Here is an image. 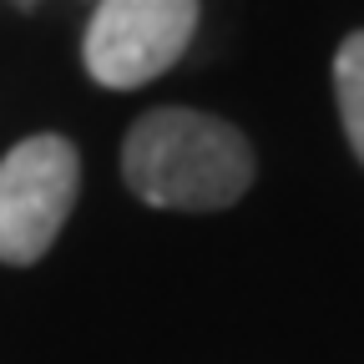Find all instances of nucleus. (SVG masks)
Returning a JSON list of instances; mask_svg holds the SVG:
<instances>
[{"instance_id": "1", "label": "nucleus", "mask_w": 364, "mask_h": 364, "mask_svg": "<svg viewBox=\"0 0 364 364\" xmlns=\"http://www.w3.org/2000/svg\"><path fill=\"white\" fill-rule=\"evenodd\" d=\"M122 177L147 208L218 213L253 182V147L238 127L193 107H157L132 122L122 142Z\"/></svg>"}, {"instance_id": "2", "label": "nucleus", "mask_w": 364, "mask_h": 364, "mask_svg": "<svg viewBox=\"0 0 364 364\" xmlns=\"http://www.w3.org/2000/svg\"><path fill=\"white\" fill-rule=\"evenodd\" d=\"M81 193V157L66 136L41 132L0 157V263L26 268L51 253Z\"/></svg>"}, {"instance_id": "3", "label": "nucleus", "mask_w": 364, "mask_h": 364, "mask_svg": "<svg viewBox=\"0 0 364 364\" xmlns=\"http://www.w3.org/2000/svg\"><path fill=\"white\" fill-rule=\"evenodd\" d=\"M198 31V0H102L91 11L81 61L91 81L132 91L182 61Z\"/></svg>"}, {"instance_id": "4", "label": "nucleus", "mask_w": 364, "mask_h": 364, "mask_svg": "<svg viewBox=\"0 0 364 364\" xmlns=\"http://www.w3.org/2000/svg\"><path fill=\"white\" fill-rule=\"evenodd\" d=\"M334 97H339L344 136H349L354 157L364 162V31H354L334 56Z\"/></svg>"}]
</instances>
